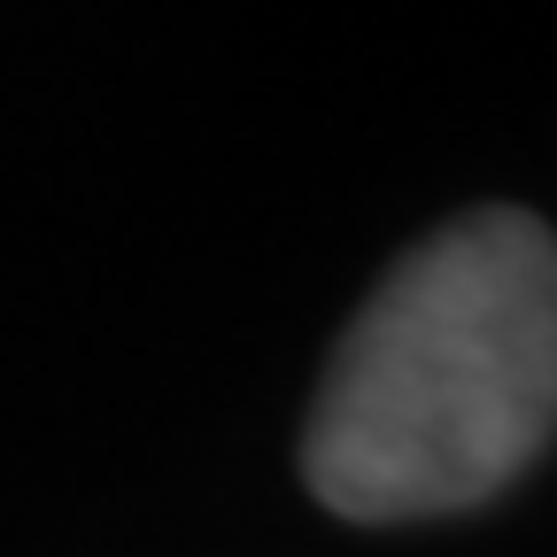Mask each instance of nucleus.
<instances>
[{
	"label": "nucleus",
	"instance_id": "nucleus-1",
	"mask_svg": "<svg viewBox=\"0 0 557 557\" xmlns=\"http://www.w3.org/2000/svg\"><path fill=\"white\" fill-rule=\"evenodd\" d=\"M557 434V240L527 209H472L410 248L341 333L302 472L341 519L487 504Z\"/></svg>",
	"mask_w": 557,
	"mask_h": 557
}]
</instances>
